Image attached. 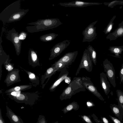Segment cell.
<instances>
[{"label":"cell","instance_id":"obj_1","mask_svg":"<svg viewBox=\"0 0 123 123\" xmlns=\"http://www.w3.org/2000/svg\"><path fill=\"white\" fill-rule=\"evenodd\" d=\"M20 0L15 2L4 9L0 14V20L3 23H11L21 19L29 11L22 9Z\"/></svg>","mask_w":123,"mask_h":123},{"label":"cell","instance_id":"obj_2","mask_svg":"<svg viewBox=\"0 0 123 123\" xmlns=\"http://www.w3.org/2000/svg\"><path fill=\"white\" fill-rule=\"evenodd\" d=\"M63 24L59 19L51 18L40 19L37 21L28 23V24L33 25L26 27L27 31L33 33L53 29Z\"/></svg>","mask_w":123,"mask_h":123},{"label":"cell","instance_id":"obj_3","mask_svg":"<svg viewBox=\"0 0 123 123\" xmlns=\"http://www.w3.org/2000/svg\"><path fill=\"white\" fill-rule=\"evenodd\" d=\"M81 77L74 78L61 94L60 98L61 100L70 99L76 93L86 91V89L81 82Z\"/></svg>","mask_w":123,"mask_h":123},{"label":"cell","instance_id":"obj_4","mask_svg":"<svg viewBox=\"0 0 123 123\" xmlns=\"http://www.w3.org/2000/svg\"><path fill=\"white\" fill-rule=\"evenodd\" d=\"M12 99L18 103H24L31 105H34L39 96L35 93L21 92L16 96L7 95Z\"/></svg>","mask_w":123,"mask_h":123},{"label":"cell","instance_id":"obj_5","mask_svg":"<svg viewBox=\"0 0 123 123\" xmlns=\"http://www.w3.org/2000/svg\"><path fill=\"white\" fill-rule=\"evenodd\" d=\"M92 62L90 52L87 49H85L75 74L76 75L79 74L80 70L82 68L85 69L89 72H91L92 69Z\"/></svg>","mask_w":123,"mask_h":123},{"label":"cell","instance_id":"obj_6","mask_svg":"<svg viewBox=\"0 0 123 123\" xmlns=\"http://www.w3.org/2000/svg\"><path fill=\"white\" fill-rule=\"evenodd\" d=\"M103 65L107 77L113 87H116L115 72L112 64L106 59L103 61Z\"/></svg>","mask_w":123,"mask_h":123},{"label":"cell","instance_id":"obj_7","mask_svg":"<svg viewBox=\"0 0 123 123\" xmlns=\"http://www.w3.org/2000/svg\"><path fill=\"white\" fill-rule=\"evenodd\" d=\"M19 34L14 29H12L8 32L6 38L13 43L17 55L18 56L21 51V41L19 37Z\"/></svg>","mask_w":123,"mask_h":123},{"label":"cell","instance_id":"obj_8","mask_svg":"<svg viewBox=\"0 0 123 123\" xmlns=\"http://www.w3.org/2000/svg\"><path fill=\"white\" fill-rule=\"evenodd\" d=\"M70 43V41L67 40L55 45L50 50L49 60H51L59 56L68 46Z\"/></svg>","mask_w":123,"mask_h":123},{"label":"cell","instance_id":"obj_9","mask_svg":"<svg viewBox=\"0 0 123 123\" xmlns=\"http://www.w3.org/2000/svg\"><path fill=\"white\" fill-rule=\"evenodd\" d=\"M91 79L86 76L81 77V81L86 89L88 90L100 100L104 101V99L98 91L97 87L91 80Z\"/></svg>","mask_w":123,"mask_h":123},{"label":"cell","instance_id":"obj_10","mask_svg":"<svg viewBox=\"0 0 123 123\" xmlns=\"http://www.w3.org/2000/svg\"><path fill=\"white\" fill-rule=\"evenodd\" d=\"M97 22V21H96L91 23L83 31L82 33L84 36L83 42H90L95 38L97 34L96 32V27L94 26Z\"/></svg>","mask_w":123,"mask_h":123},{"label":"cell","instance_id":"obj_11","mask_svg":"<svg viewBox=\"0 0 123 123\" xmlns=\"http://www.w3.org/2000/svg\"><path fill=\"white\" fill-rule=\"evenodd\" d=\"M19 71L18 69L14 68L8 72L4 82L6 84L7 86L21 81L19 75Z\"/></svg>","mask_w":123,"mask_h":123},{"label":"cell","instance_id":"obj_12","mask_svg":"<svg viewBox=\"0 0 123 123\" xmlns=\"http://www.w3.org/2000/svg\"><path fill=\"white\" fill-rule=\"evenodd\" d=\"M78 53V51L66 53L56 62H61L69 66L71 65L74 61Z\"/></svg>","mask_w":123,"mask_h":123},{"label":"cell","instance_id":"obj_13","mask_svg":"<svg viewBox=\"0 0 123 123\" xmlns=\"http://www.w3.org/2000/svg\"><path fill=\"white\" fill-rule=\"evenodd\" d=\"M99 3L96 2H85L82 1L75 0L68 2L60 3V6L65 7H83L93 5H98Z\"/></svg>","mask_w":123,"mask_h":123},{"label":"cell","instance_id":"obj_14","mask_svg":"<svg viewBox=\"0 0 123 123\" xmlns=\"http://www.w3.org/2000/svg\"><path fill=\"white\" fill-rule=\"evenodd\" d=\"M67 68H65L61 70L58 77L49 88V90L50 92L54 91L59 84L68 76L69 72Z\"/></svg>","mask_w":123,"mask_h":123},{"label":"cell","instance_id":"obj_15","mask_svg":"<svg viewBox=\"0 0 123 123\" xmlns=\"http://www.w3.org/2000/svg\"><path fill=\"white\" fill-rule=\"evenodd\" d=\"M100 78L101 86L105 94L108 95L110 91L111 86L105 74L103 72L100 73Z\"/></svg>","mask_w":123,"mask_h":123},{"label":"cell","instance_id":"obj_16","mask_svg":"<svg viewBox=\"0 0 123 123\" xmlns=\"http://www.w3.org/2000/svg\"><path fill=\"white\" fill-rule=\"evenodd\" d=\"M6 116L10 120L11 123H24L22 119L14 113L8 106H6Z\"/></svg>","mask_w":123,"mask_h":123},{"label":"cell","instance_id":"obj_17","mask_svg":"<svg viewBox=\"0 0 123 123\" xmlns=\"http://www.w3.org/2000/svg\"><path fill=\"white\" fill-rule=\"evenodd\" d=\"M28 59L29 63L32 66L35 67L39 65L36 52L31 49H30L29 51Z\"/></svg>","mask_w":123,"mask_h":123},{"label":"cell","instance_id":"obj_18","mask_svg":"<svg viewBox=\"0 0 123 123\" xmlns=\"http://www.w3.org/2000/svg\"><path fill=\"white\" fill-rule=\"evenodd\" d=\"M56 72L55 67L54 66H51L50 67L47 69L44 74L42 75L41 78V84H43L46 79L48 78L45 84L43 85V88H44L45 84L51 77L53 74H54Z\"/></svg>","mask_w":123,"mask_h":123},{"label":"cell","instance_id":"obj_19","mask_svg":"<svg viewBox=\"0 0 123 123\" xmlns=\"http://www.w3.org/2000/svg\"><path fill=\"white\" fill-rule=\"evenodd\" d=\"M110 107L112 113L115 116L121 121H123V111L118 106L115 104H111Z\"/></svg>","mask_w":123,"mask_h":123},{"label":"cell","instance_id":"obj_20","mask_svg":"<svg viewBox=\"0 0 123 123\" xmlns=\"http://www.w3.org/2000/svg\"><path fill=\"white\" fill-rule=\"evenodd\" d=\"M32 86L31 85H24L16 86L8 89L5 91L7 94L14 91H22L30 89L32 88Z\"/></svg>","mask_w":123,"mask_h":123},{"label":"cell","instance_id":"obj_21","mask_svg":"<svg viewBox=\"0 0 123 123\" xmlns=\"http://www.w3.org/2000/svg\"><path fill=\"white\" fill-rule=\"evenodd\" d=\"M58 34L54 33H51L41 36L40 37L41 41L44 42H47L54 39Z\"/></svg>","mask_w":123,"mask_h":123},{"label":"cell","instance_id":"obj_22","mask_svg":"<svg viewBox=\"0 0 123 123\" xmlns=\"http://www.w3.org/2000/svg\"><path fill=\"white\" fill-rule=\"evenodd\" d=\"M79 106L77 102L73 101L69 103L62 110L64 113L66 114L72 110H77L79 108Z\"/></svg>","mask_w":123,"mask_h":123},{"label":"cell","instance_id":"obj_23","mask_svg":"<svg viewBox=\"0 0 123 123\" xmlns=\"http://www.w3.org/2000/svg\"><path fill=\"white\" fill-rule=\"evenodd\" d=\"M23 69L28 74L29 80L32 83L37 85L39 84V80L38 76L31 72Z\"/></svg>","mask_w":123,"mask_h":123},{"label":"cell","instance_id":"obj_24","mask_svg":"<svg viewBox=\"0 0 123 123\" xmlns=\"http://www.w3.org/2000/svg\"><path fill=\"white\" fill-rule=\"evenodd\" d=\"M116 92L118 98V105L123 111V92L117 89L116 91Z\"/></svg>","mask_w":123,"mask_h":123},{"label":"cell","instance_id":"obj_25","mask_svg":"<svg viewBox=\"0 0 123 123\" xmlns=\"http://www.w3.org/2000/svg\"><path fill=\"white\" fill-rule=\"evenodd\" d=\"M87 49L90 52L93 62L95 65H96L97 63V53L96 52L92 46L90 45L87 47Z\"/></svg>","mask_w":123,"mask_h":123},{"label":"cell","instance_id":"obj_26","mask_svg":"<svg viewBox=\"0 0 123 123\" xmlns=\"http://www.w3.org/2000/svg\"><path fill=\"white\" fill-rule=\"evenodd\" d=\"M51 66H55L56 71L60 72L62 69L65 68H69V65H66L61 62H58L55 61Z\"/></svg>","mask_w":123,"mask_h":123},{"label":"cell","instance_id":"obj_27","mask_svg":"<svg viewBox=\"0 0 123 123\" xmlns=\"http://www.w3.org/2000/svg\"><path fill=\"white\" fill-rule=\"evenodd\" d=\"M10 60L9 59H7L4 63L5 68L9 72L12 71L14 69L13 64H12L10 63Z\"/></svg>","mask_w":123,"mask_h":123},{"label":"cell","instance_id":"obj_28","mask_svg":"<svg viewBox=\"0 0 123 123\" xmlns=\"http://www.w3.org/2000/svg\"><path fill=\"white\" fill-rule=\"evenodd\" d=\"M122 50V49H120L118 48H116L113 49L112 50H111V51L112 53L115 54V57L117 58H119L120 56L119 54L121 53Z\"/></svg>","mask_w":123,"mask_h":123},{"label":"cell","instance_id":"obj_29","mask_svg":"<svg viewBox=\"0 0 123 123\" xmlns=\"http://www.w3.org/2000/svg\"><path fill=\"white\" fill-rule=\"evenodd\" d=\"M36 123H47V122L44 116L40 115Z\"/></svg>","mask_w":123,"mask_h":123},{"label":"cell","instance_id":"obj_30","mask_svg":"<svg viewBox=\"0 0 123 123\" xmlns=\"http://www.w3.org/2000/svg\"><path fill=\"white\" fill-rule=\"evenodd\" d=\"M27 36V33L25 32L22 31L20 32L19 35V39L22 40L25 39Z\"/></svg>","mask_w":123,"mask_h":123},{"label":"cell","instance_id":"obj_31","mask_svg":"<svg viewBox=\"0 0 123 123\" xmlns=\"http://www.w3.org/2000/svg\"><path fill=\"white\" fill-rule=\"evenodd\" d=\"M119 75L120 79V84H121L122 83L123 84V63L120 70Z\"/></svg>","mask_w":123,"mask_h":123},{"label":"cell","instance_id":"obj_32","mask_svg":"<svg viewBox=\"0 0 123 123\" xmlns=\"http://www.w3.org/2000/svg\"><path fill=\"white\" fill-rule=\"evenodd\" d=\"M81 117L87 123H93L90 118L86 115H81Z\"/></svg>","mask_w":123,"mask_h":123},{"label":"cell","instance_id":"obj_33","mask_svg":"<svg viewBox=\"0 0 123 123\" xmlns=\"http://www.w3.org/2000/svg\"><path fill=\"white\" fill-rule=\"evenodd\" d=\"M109 116L113 123H123V122H122L119 119L116 117H113L110 115H109Z\"/></svg>","mask_w":123,"mask_h":123},{"label":"cell","instance_id":"obj_34","mask_svg":"<svg viewBox=\"0 0 123 123\" xmlns=\"http://www.w3.org/2000/svg\"><path fill=\"white\" fill-rule=\"evenodd\" d=\"M21 92V91H14L11 93L7 94V95H10L13 96H16L20 94Z\"/></svg>","mask_w":123,"mask_h":123},{"label":"cell","instance_id":"obj_35","mask_svg":"<svg viewBox=\"0 0 123 123\" xmlns=\"http://www.w3.org/2000/svg\"><path fill=\"white\" fill-rule=\"evenodd\" d=\"M86 105L87 107L89 108L95 106V105L92 102L89 100L87 102Z\"/></svg>","mask_w":123,"mask_h":123},{"label":"cell","instance_id":"obj_36","mask_svg":"<svg viewBox=\"0 0 123 123\" xmlns=\"http://www.w3.org/2000/svg\"><path fill=\"white\" fill-rule=\"evenodd\" d=\"M101 118L103 123H110L108 119L105 117H101Z\"/></svg>","mask_w":123,"mask_h":123},{"label":"cell","instance_id":"obj_37","mask_svg":"<svg viewBox=\"0 0 123 123\" xmlns=\"http://www.w3.org/2000/svg\"><path fill=\"white\" fill-rule=\"evenodd\" d=\"M0 123H5L4 119H3L1 109L0 108Z\"/></svg>","mask_w":123,"mask_h":123},{"label":"cell","instance_id":"obj_38","mask_svg":"<svg viewBox=\"0 0 123 123\" xmlns=\"http://www.w3.org/2000/svg\"><path fill=\"white\" fill-rule=\"evenodd\" d=\"M65 82L69 84L71 82V77L68 76L65 79Z\"/></svg>","mask_w":123,"mask_h":123},{"label":"cell","instance_id":"obj_39","mask_svg":"<svg viewBox=\"0 0 123 123\" xmlns=\"http://www.w3.org/2000/svg\"><path fill=\"white\" fill-rule=\"evenodd\" d=\"M117 33L119 35L122 34L123 33V29L122 28L119 29L117 30Z\"/></svg>","mask_w":123,"mask_h":123},{"label":"cell","instance_id":"obj_40","mask_svg":"<svg viewBox=\"0 0 123 123\" xmlns=\"http://www.w3.org/2000/svg\"><path fill=\"white\" fill-rule=\"evenodd\" d=\"M112 24L110 25L107 29V31L108 32H110L112 29Z\"/></svg>","mask_w":123,"mask_h":123},{"label":"cell","instance_id":"obj_41","mask_svg":"<svg viewBox=\"0 0 123 123\" xmlns=\"http://www.w3.org/2000/svg\"><path fill=\"white\" fill-rule=\"evenodd\" d=\"M58 123V121H57L53 123Z\"/></svg>","mask_w":123,"mask_h":123}]
</instances>
